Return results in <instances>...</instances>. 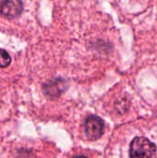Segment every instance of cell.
<instances>
[{
  "label": "cell",
  "mask_w": 157,
  "mask_h": 158,
  "mask_svg": "<svg viewBox=\"0 0 157 158\" xmlns=\"http://www.w3.org/2000/svg\"><path fill=\"white\" fill-rule=\"evenodd\" d=\"M156 155V146L144 137H136L130 146V158H154Z\"/></svg>",
  "instance_id": "obj_1"
},
{
  "label": "cell",
  "mask_w": 157,
  "mask_h": 158,
  "mask_svg": "<svg viewBox=\"0 0 157 158\" xmlns=\"http://www.w3.org/2000/svg\"><path fill=\"white\" fill-rule=\"evenodd\" d=\"M84 131L86 136L90 140H96L100 138L105 131V124L103 119L96 116L88 117L84 123Z\"/></svg>",
  "instance_id": "obj_2"
},
{
  "label": "cell",
  "mask_w": 157,
  "mask_h": 158,
  "mask_svg": "<svg viewBox=\"0 0 157 158\" xmlns=\"http://www.w3.org/2000/svg\"><path fill=\"white\" fill-rule=\"evenodd\" d=\"M23 10L21 0H4L0 5V14L6 19H15L19 17Z\"/></svg>",
  "instance_id": "obj_3"
},
{
  "label": "cell",
  "mask_w": 157,
  "mask_h": 158,
  "mask_svg": "<svg viewBox=\"0 0 157 158\" xmlns=\"http://www.w3.org/2000/svg\"><path fill=\"white\" fill-rule=\"evenodd\" d=\"M64 82L62 80H56L54 81H51L49 83H46L43 86V91L44 94L50 97H55L59 95L62 91L64 90L63 86H64Z\"/></svg>",
  "instance_id": "obj_4"
},
{
  "label": "cell",
  "mask_w": 157,
  "mask_h": 158,
  "mask_svg": "<svg viewBox=\"0 0 157 158\" xmlns=\"http://www.w3.org/2000/svg\"><path fill=\"white\" fill-rule=\"evenodd\" d=\"M10 63H11V57L9 54L6 50L0 48V68H6L9 66Z\"/></svg>",
  "instance_id": "obj_5"
},
{
  "label": "cell",
  "mask_w": 157,
  "mask_h": 158,
  "mask_svg": "<svg viewBox=\"0 0 157 158\" xmlns=\"http://www.w3.org/2000/svg\"><path fill=\"white\" fill-rule=\"evenodd\" d=\"M75 158H87L86 156H77V157Z\"/></svg>",
  "instance_id": "obj_6"
}]
</instances>
